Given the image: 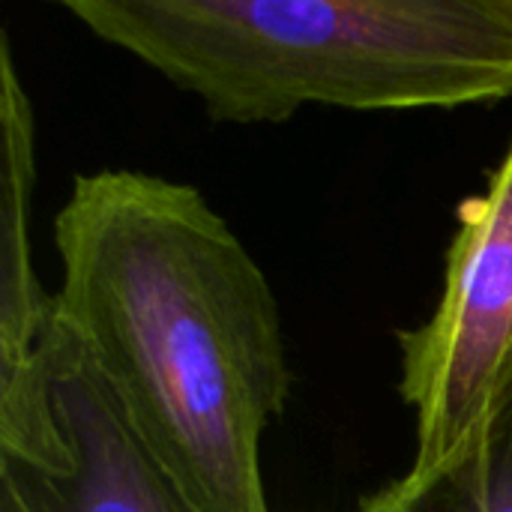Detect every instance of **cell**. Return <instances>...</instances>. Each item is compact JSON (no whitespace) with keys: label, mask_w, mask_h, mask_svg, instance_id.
Segmentation results:
<instances>
[{"label":"cell","mask_w":512,"mask_h":512,"mask_svg":"<svg viewBox=\"0 0 512 512\" xmlns=\"http://www.w3.org/2000/svg\"><path fill=\"white\" fill-rule=\"evenodd\" d=\"M54 321L195 512H270L261 447L291 399L273 288L201 189L78 174L54 219Z\"/></svg>","instance_id":"cell-1"},{"label":"cell","mask_w":512,"mask_h":512,"mask_svg":"<svg viewBox=\"0 0 512 512\" xmlns=\"http://www.w3.org/2000/svg\"><path fill=\"white\" fill-rule=\"evenodd\" d=\"M201 99L213 123L300 108L408 111L512 96V0H60Z\"/></svg>","instance_id":"cell-2"},{"label":"cell","mask_w":512,"mask_h":512,"mask_svg":"<svg viewBox=\"0 0 512 512\" xmlns=\"http://www.w3.org/2000/svg\"><path fill=\"white\" fill-rule=\"evenodd\" d=\"M399 351V393L417 420L411 471H429L512 402V141L459 207L441 300L399 333Z\"/></svg>","instance_id":"cell-3"},{"label":"cell","mask_w":512,"mask_h":512,"mask_svg":"<svg viewBox=\"0 0 512 512\" xmlns=\"http://www.w3.org/2000/svg\"><path fill=\"white\" fill-rule=\"evenodd\" d=\"M42 369L63 456L60 462L0 459V512H195L57 321L42 339Z\"/></svg>","instance_id":"cell-4"},{"label":"cell","mask_w":512,"mask_h":512,"mask_svg":"<svg viewBox=\"0 0 512 512\" xmlns=\"http://www.w3.org/2000/svg\"><path fill=\"white\" fill-rule=\"evenodd\" d=\"M0 141V459L57 462L63 447L42 369L54 294L42 288L30 246L36 120L6 33L0 36Z\"/></svg>","instance_id":"cell-5"},{"label":"cell","mask_w":512,"mask_h":512,"mask_svg":"<svg viewBox=\"0 0 512 512\" xmlns=\"http://www.w3.org/2000/svg\"><path fill=\"white\" fill-rule=\"evenodd\" d=\"M378 512H512V402L429 471L372 495Z\"/></svg>","instance_id":"cell-6"},{"label":"cell","mask_w":512,"mask_h":512,"mask_svg":"<svg viewBox=\"0 0 512 512\" xmlns=\"http://www.w3.org/2000/svg\"><path fill=\"white\" fill-rule=\"evenodd\" d=\"M360 512H378V507H375V504H372V498H369V501H366V504L360 507Z\"/></svg>","instance_id":"cell-7"}]
</instances>
